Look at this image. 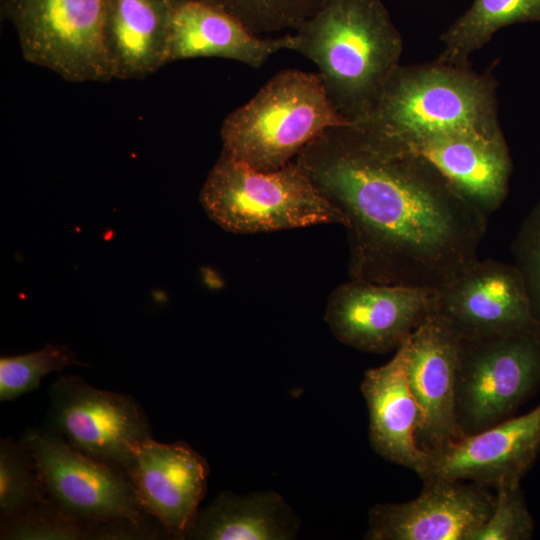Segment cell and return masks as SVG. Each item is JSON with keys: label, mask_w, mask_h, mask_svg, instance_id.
<instances>
[{"label": "cell", "mask_w": 540, "mask_h": 540, "mask_svg": "<svg viewBox=\"0 0 540 540\" xmlns=\"http://www.w3.org/2000/svg\"><path fill=\"white\" fill-rule=\"evenodd\" d=\"M294 161L347 219L351 279L440 290L478 260L487 214L392 140L332 127Z\"/></svg>", "instance_id": "1"}, {"label": "cell", "mask_w": 540, "mask_h": 540, "mask_svg": "<svg viewBox=\"0 0 540 540\" xmlns=\"http://www.w3.org/2000/svg\"><path fill=\"white\" fill-rule=\"evenodd\" d=\"M293 40L292 50L317 66L330 102L352 124L373 111L403 51L381 0H324Z\"/></svg>", "instance_id": "2"}, {"label": "cell", "mask_w": 540, "mask_h": 540, "mask_svg": "<svg viewBox=\"0 0 540 540\" xmlns=\"http://www.w3.org/2000/svg\"><path fill=\"white\" fill-rule=\"evenodd\" d=\"M355 125L400 145L451 134L504 136L495 76L438 59L400 64L373 111Z\"/></svg>", "instance_id": "3"}, {"label": "cell", "mask_w": 540, "mask_h": 540, "mask_svg": "<svg viewBox=\"0 0 540 540\" xmlns=\"http://www.w3.org/2000/svg\"><path fill=\"white\" fill-rule=\"evenodd\" d=\"M330 102L318 73L286 69L223 121V149L261 170L279 169L325 130L348 126Z\"/></svg>", "instance_id": "4"}, {"label": "cell", "mask_w": 540, "mask_h": 540, "mask_svg": "<svg viewBox=\"0 0 540 540\" xmlns=\"http://www.w3.org/2000/svg\"><path fill=\"white\" fill-rule=\"evenodd\" d=\"M200 202L215 223L238 234L347 225L344 214L295 161L261 171L222 151L204 182Z\"/></svg>", "instance_id": "5"}, {"label": "cell", "mask_w": 540, "mask_h": 540, "mask_svg": "<svg viewBox=\"0 0 540 540\" xmlns=\"http://www.w3.org/2000/svg\"><path fill=\"white\" fill-rule=\"evenodd\" d=\"M23 57L69 82L113 79L103 28L106 0H2Z\"/></svg>", "instance_id": "6"}, {"label": "cell", "mask_w": 540, "mask_h": 540, "mask_svg": "<svg viewBox=\"0 0 540 540\" xmlns=\"http://www.w3.org/2000/svg\"><path fill=\"white\" fill-rule=\"evenodd\" d=\"M540 385V336L460 338L456 418L463 436L506 419Z\"/></svg>", "instance_id": "7"}, {"label": "cell", "mask_w": 540, "mask_h": 540, "mask_svg": "<svg viewBox=\"0 0 540 540\" xmlns=\"http://www.w3.org/2000/svg\"><path fill=\"white\" fill-rule=\"evenodd\" d=\"M46 426L81 454L127 472L135 448L152 438L148 417L130 395L65 374L49 387Z\"/></svg>", "instance_id": "8"}, {"label": "cell", "mask_w": 540, "mask_h": 540, "mask_svg": "<svg viewBox=\"0 0 540 540\" xmlns=\"http://www.w3.org/2000/svg\"><path fill=\"white\" fill-rule=\"evenodd\" d=\"M30 450L46 494L59 508L92 527L119 518L154 519L137 500L126 473L72 448L57 432L29 428L20 438Z\"/></svg>", "instance_id": "9"}, {"label": "cell", "mask_w": 540, "mask_h": 540, "mask_svg": "<svg viewBox=\"0 0 540 540\" xmlns=\"http://www.w3.org/2000/svg\"><path fill=\"white\" fill-rule=\"evenodd\" d=\"M438 290L351 279L329 296L325 320L343 344L369 353L397 350L432 313Z\"/></svg>", "instance_id": "10"}, {"label": "cell", "mask_w": 540, "mask_h": 540, "mask_svg": "<svg viewBox=\"0 0 540 540\" xmlns=\"http://www.w3.org/2000/svg\"><path fill=\"white\" fill-rule=\"evenodd\" d=\"M435 313L460 338L492 335L540 336L529 292L519 268L493 259L476 260L438 290Z\"/></svg>", "instance_id": "11"}, {"label": "cell", "mask_w": 540, "mask_h": 540, "mask_svg": "<svg viewBox=\"0 0 540 540\" xmlns=\"http://www.w3.org/2000/svg\"><path fill=\"white\" fill-rule=\"evenodd\" d=\"M413 500L376 504L369 510L366 540H472L489 518L495 494L479 483L422 480Z\"/></svg>", "instance_id": "12"}, {"label": "cell", "mask_w": 540, "mask_h": 540, "mask_svg": "<svg viewBox=\"0 0 540 540\" xmlns=\"http://www.w3.org/2000/svg\"><path fill=\"white\" fill-rule=\"evenodd\" d=\"M460 337L437 313L430 314L406 340V371L420 412L416 440L429 452L461 438L456 418Z\"/></svg>", "instance_id": "13"}, {"label": "cell", "mask_w": 540, "mask_h": 540, "mask_svg": "<svg viewBox=\"0 0 540 540\" xmlns=\"http://www.w3.org/2000/svg\"><path fill=\"white\" fill-rule=\"evenodd\" d=\"M540 453V404L483 431L428 452L422 480H470L487 487L520 484Z\"/></svg>", "instance_id": "14"}, {"label": "cell", "mask_w": 540, "mask_h": 540, "mask_svg": "<svg viewBox=\"0 0 540 540\" xmlns=\"http://www.w3.org/2000/svg\"><path fill=\"white\" fill-rule=\"evenodd\" d=\"M142 510L172 539H185L208 483L206 459L182 440L149 438L134 450L126 472Z\"/></svg>", "instance_id": "15"}, {"label": "cell", "mask_w": 540, "mask_h": 540, "mask_svg": "<svg viewBox=\"0 0 540 540\" xmlns=\"http://www.w3.org/2000/svg\"><path fill=\"white\" fill-rule=\"evenodd\" d=\"M168 63L220 57L261 68L271 56L292 50L293 34L263 37L228 12L198 0H166Z\"/></svg>", "instance_id": "16"}, {"label": "cell", "mask_w": 540, "mask_h": 540, "mask_svg": "<svg viewBox=\"0 0 540 540\" xmlns=\"http://www.w3.org/2000/svg\"><path fill=\"white\" fill-rule=\"evenodd\" d=\"M406 361L405 341L389 362L365 372L360 388L369 412L373 450L422 478L428 469V452L416 440L420 412L408 383Z\"/></svg>", "instance_id": "17"}, {"label": "cell", "mask_w": 540, "mask_h": 540, "mask_svg": "<svg viewBox=\"0 0 540 540\" xmlns=\"http://www.w3.org/2000/svg\"><path fill=\"white\" fill-rule=\"evenodd\" d=\"M398 145L429 161L485 214L497 210L508 194L512 159L504 136L451 134Z\"/></svg>", "instance_id": "18"}, {"label": "cell", "mask_w": 540, "mask_h": 540, "mask_svg": "<svg viewBox=\"0 0 540 540\" xmlns=\"http://www.w3.org/2000/svg\"><path fill=\"white\" fill-rule=\"evenodd\" d=\"M103 37L113 79L155 73L168 63L166 0H106Z\"/></svg>", "instance_id": "19"}, {"label": "cell", "mask_w": 540, "mask_h": 540, "mask_svg": "<svg viewBox=\"0 0 540 540\" xmlns=\"http://www.w3.org/2000/svg\"><path fill=\"white\" fill-rule=\"evenodd\" d=\"M299 529L300 519L278 492L223 491L198 510L185 539L292 540Z\"/></svg>", "instance_id": "20"}, {"label": "cell", "mask_w": 540, "mask_h": 540, "mask_svg": "<svg viewBox=\"0 0 540 540\" xmlns=\"http://www.w3.org/2000/svg\"><path fill=\"white\" fill-rule=\"evenodd\" d=\"M540 21V0H473L470 7L443 32L438 60L466 65L500 29Z\"/></svg>", "instance_id": "21"}, {"label": "cell", "mask_w": 540, "mask_h": 540, "mask_svg": "<svg viewBox=\"0 0 540 540\" xmlns=\"http://www.w3.org/2000/svg\"><path fill=\"white\" fill-rule=\"evenodd\" d=\"M47 499L35 460L24 442L0 441V521L11 518Z\"/></svg>", "instance_id": "22"}, {"label": "cell", "mask_w": 540, "mask_h": 540, "mask_svg": "<svg viewBox=\"0 0 540 540\" xmlns=\"http://www.w3.org/2000/svg\"><path fill=\"white\" fill-rule=\"evenodd\" d=\"M72 366H89L78 360L66 344L47 343L42 349L0 359V401H13L39 388L52 372Z\"/></svg>", "instance_id": "23"}, {"label": "cell", "mask_w": 540, "mask_h": 540, "mask_svg": "<svg viewBox=\"0 0 540 540\" xmlns=\"http://www.w3.org/2000/svg\"><path fill=\"white\" fill-rule=\"evenodd\" d=\"M218 7L240 20L253 33L265 36L296 30L324 0H198Z\"/></svg>", "instance_id": "24"}, {"label": "cell", "mask_w": 540, "mask_h": 540, "mask_svg": "<svg viewBox=\"0 0 540 540\" xmlns=\"http://www.w3.org/2000/svg\"><path fill=\"white\" fill-rule=\"evenodd\" d=\"M2 540H92V528L51 500L0 521Z\"/></svg>", "instance_id": "25"}, {"label": "cell", "mask_w": 540, "mask_h": 540, "mask_svg": "<svg viewBox=\"0 0 540 540\" xmlns=\"http://www.w3.org/2000/svg\"><path fill=\"white\" fill-rule=\"evenodd\" d=\"M495 500L487 521L472 540H529L535 530L534 519L520 484L495 488Z\"/></svg>", "instance_id": "26"}, {"label": "cell", "mask_w": 540, "mask_h": 540, "mask_svg": "<svg viewBox=\"0 0 540 540\" xmlns=\"http://www.w3.org/2000/svg\"><path fill=\"white\" fill-rule=\"evenodd\" d=\"M512 251L515 265L523 274L534 315L540 323V200L522 222Z\"/></svg>", "instance_id": "27"}]
</instances>
